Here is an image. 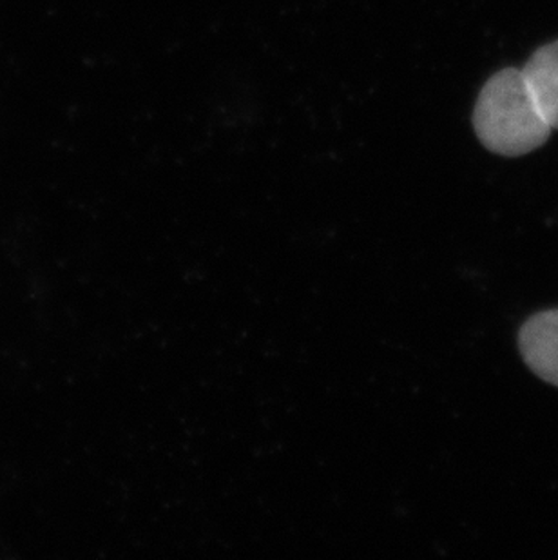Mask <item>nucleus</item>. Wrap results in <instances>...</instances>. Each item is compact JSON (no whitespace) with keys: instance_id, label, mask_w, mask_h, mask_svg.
<instances>
[{"instance_id":"obj_1","label":"nucleus","mask_w":558,"mask_h":560,"mask_svg":"<svg viewBox=\"0 0 558 560\" xmlns=\"http://www.w3.org/2000/svg\"><path fill=\"white\" fill-rule=\"evenodd\" d=\"M474 129L480 143L491 153L522 156L548 142L551 126L546 122L522 69L497 71L474 109Z\"/></svg>"},{"instance_id":"obj_3","label":"nucleus","mask_w":558,"mask_h":560,"mask_svg":"<svg viewBox=\"0 0 558 560\" xmlns=\"http://www.w3.org/2000/svg\"><path fill=\"white\" fill-rule=\"evenodd\" d=\"M522 73L546 122L558 129V40L538 48Z\"/></svg>"},{"instance_id":"obj_2","label":"nucleus","mask_w":558,"mask_h":560,"mask_svg":"<svg viewBox=\"0 0 558 560\" xmlns=\"http://www.w3.org/2000/svg\"><path fill=\"white\" fill-rule=\"evenodd\" d=\"M519 347L540 380L558 386V308L538 312L522 325Z\"/></svg>"}]
</instances>
